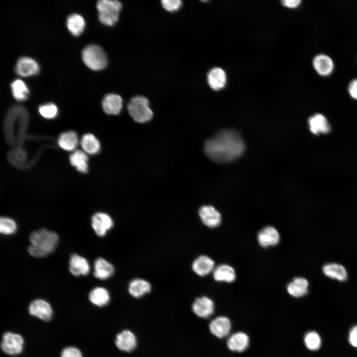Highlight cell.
<instances>
[{
    "label": "cell",
    "instance_id": "cell-5",
    "mask_svg": "<svg viewBox=\"0 0 357 357\" xmlns=\"http://www.w3.org/2000/svg\"><path fill=\"white\" fill-rule=\"evenodd\" d=\"M82 56L85 64L92 70H102L107 65L106 54L98 45L91 44L86 46L83 50Z\"/></svg>",
    "mask_w": 357,
    "mask_h": 357
},
{
    "label": "cell",
    "instance_id": "cell-34",
    "mask_svg": "<svg viewBox=\"0 0 357 357\" xmlns=\"http://www.w3.org/2000/svg\"><path fill=\"white\" fill-rule=\"evenodd\" d=\"M17 225L11 218L3 217L0 219V231L3 235H11L16 232Z\"/></svg>",
    "mask_w": 357,
    "mask_h": 357
},
{
    "label": "cell",
    "instance_id": "cell-30",
    "mask_svg": "<svg viewBox=\"0 0 357 357\" xmlns=\"http://www.w3.org/2000/svg\"><path fill=\"white\" fill-rule=\"evenodd\" d=\"M81 145L84 151L89 154H97L100 150L99 141L91 133H87L83 136Z\"/></svg>",
    "mask_w": 357,
    "mask_h": 357
},
{
    "label": "cell",
    "instance_id": "cell-21",
    "mask_svg": "<svg viewBox=\"0 0 357 357\" xmlns=\"http://www.w3.org/2000/svg\"><path fill=\"white\" fill-rule=\"evenodd\" d=\"M128 291L129 294L134 298H140L151 291L150 283L141 278H135L128 284Z\"/></svg>",
    "mask_w": 357,
    "mask_h": 357
},
{
    "label": "cell",
    "instance_id": "cell-2",
    "mask_svg": "<svg viewBox=\"0 0 357 357\" xmlns=\"http://www.w3.org/2000/svg\"><path fill=\"white\" fill-rule=\"evenodd\" d=\"M31 244L28 252L32 256L40 258L54 251L59 242V236L54 232L41 229L32 232L29 237Z\"/></svg>",
    "mask_w": 357,
    "mask_h": 357
},
{
    "label": "cell",
    "instance_id": "cell-28",
    "mask_svg": "<svg viewBox=\"0 0 357 357\" xmlns=\"http://www.w3.org/2000/svg\"><path fill=\"white\" fill-rule=\"evenodd\" d=\"M58 143L62 149L72 151L76 148L78 143L77 135L73 131L63 132L59 136Z\"/></svg>",
    "mask_w": 357,
    "mask_h": 357
},
{
    "label": "cell",
    "instance_id": "cell-36",
    "mask_svg": "<svg viewBox=\"0 0 357 357\" xmlns=\"http://www.w3.org/2000/svg\"><path fill=\"white\" fill-rule=\"evenodd\" d=\"M60 357H83L82 353L77 348L67 346L64 348L61 353Z\"/></svg>",
    "mask_w": 357,
    "mask_h": 357
},
{
    "label": "cell",
    "instance_id": "cell-29",
    "mask_svg": "<svg viewBox=\"0 0 357 357\" xmlns=\"http://www.w3.org/2000/svg\"><path fill=\"white\" fill-rule=\"evenodd\" d=\"M88 158L86 153L81 150H76L69 156L70 163L79 172L85 173L88 171Z\"/></svg>",
    "mask_w": 357,
    "mask_h": 357
},
{
    "label": "cell",
    "instance_id": "cell-31",
    "mask_svg": "<svg viewBox=\"0 0 357 357\" xmlns=\"http://www.w3.org/2000/svg\"><path fill=\"white\" fill-rule=\"evenodd\" d=\"M85 24L83 17L78 14H72L67 19V28L74 36H78L83 32Z\"/></svg>",
    "mask_w": 357,
    "mask_h": 357
},
{
    "label": "cell",
    "instance_id": "cell-15",
    "mask_svg": "<svg viewBox=\"0 0 357 357\" xmlns=\"http://www.w3.org/2000/svg\"><path fill=\"white\" fill-rule=\"evenodd\" d=\"M90 265L84 257L77 254H72L69 261V270L75 276H86L90 271Z\"/></svg>",
    "mask_w": 357,
    "mask_h": 357
},
{
    "label": "cell",
    "instance_id": "cell-19",
    "mask_svg": "<svg viewBox=\"0 0 357 357\" xmlns=\"http://www.w3.org/2000/svg\"><path fill=\"white\" fill-rule=\"evenodd\" d=\"M215 268V262L206 255H201L193 262L192 269L195 274L203 277L207 275Z\"/></svg>",
    "mask_w": 357,
    "mask_h": 357
},
{
    "label": "cell",
    "instance_id": "cell-17",
    "mask_svg": "<svg viewBox=\"0 0 357 357\" xmlns=\"http://www.w3.org/2000/svg\"><path fill=\"white\" fill-rule=\"evenodd\" d=\"M122 103V99L119 95L111 93L104 97L102 102V107L107 114L117 115L121 112Z\"/></svg>",
    "mask_w": 357,
    "mask_h": 357
},
{
    "label": "cell",
    "instance_id": "cell-40",
    "mask_svg": "<svg viewBox=\"0 0 357 357\" xmlns=\"http://www.w3.org/2000/svg\"><path fill=\"white\" fill-rule=\"evenodd\" d=\"M300 0H284L282 1V3L285 6L290 8H295L298 7L300 3Z\"/></svg>",
    "mask_w": 357,
    "mask_h": 357
},
{
    "label": "cell",
    "instance_id": "cell-23",
    "mask_svg": "<svg viewBox=\"0 0 357 357\" xmlns=\"http://www.w3.org/2000/svg\"><path fill=\"white\" fill-rule=\"evenodd\" d=\"M308 286V282L306 279L296 277L288 284L287 289L291 296L295 298H300L307 293Z\"/></svg>",
    "mask_w": 357,
    "mask_h": 357
},
{
    "label": "cell",
    "instance_id": "cell-38",
    "mask_svg": "<svg viewBox=\"0 0 357 357\" xmlns=\"http://www.w3.org/2000/svg\"><path fill=\"white\" fill-rule=\"evenodd\" d=\"M349 341L352 346L357 348V325L351 329L349 335Z\"/></svg>",
    "mask_w": 357,
    "mask_h": 357
},
{
    "label": "cell",
    "instance_id": "cell-11",
    "mask_svg": "<svg viewBox=\"0 0 357 357\" xmlns=\"http://www.w3.org/2000/svg\"><path fill=\"white\" fill-rule=\"evenodd\" d=\"M214 307L213 301L205 296L196 298L192 305L194 313L201 318H208L212 315Z\"/></svg>",
    "mask_w": 357,
    "mask_h": 357
},
{
    "label": "cell",
    "instance_id": "cell-26",
    "mask_svg": "<svg viewBox=\"0 0 357 357\" xmlns=\"http://www.w3.org/2000/svg\"><path fill=\"white\" fill-rule=\"evenodd\" d=\"M88 298L93 304L98 307L107 305L110 301V295L108 291L101 287L93 289L89 294Z\"/></svg>",
    "mask_w": 357,
    "mask_h": 357
},
{
    "label": "cell",
    "instance_id": "cell-3",
    "mask_svg": "<svg viewBox=\"0 0 357 357\" xmlns=\"http://www.w3.org/2000/svg\"><path fill=\"white\" fill-rule=\"evenodd\" d=\"M100 22L108 26L115 25L119 20L121 3L117 0H100L96 4Z\"/></svg>",
    "mask_w": 357,
    "mask_h": 357
},
{
    "label": "cell",
    "instance_id": "cell-13",
    "mask_svg": "<svg viewBox=\"0 0 357 357\" xmlns=\"http://www.w3.org/2000/svg\"><path fill=\"white\" fill-rule=\"evenodd\" d=\"M280 239L279 232L272 226L264 227L260 230L257 236L259 244L265 248L276 245L279 242Z\"/></svg>",
    "mask_w": 357,
    "mask_h": 357
},
{
    "label": "cell",
    "instance_id": "cell-37",
    "mask_svg": "<svg viewBox=\"0 0 357 357\" xmlns=\"http://www.w3.org/2000/svg\"><path fill=\"white\" fill-rule=\"evenodd\" d=\"M163 8L169 12H174L178 10L182 5L180 0H163L161 1Z\"/></svg>",
    "mask_w": 357,
    "mask_h": 357
},
{
    "label": "cell",
    "instance_id": "cell-25",
    "mask_svg": "<svg viewBox=\"0 0 357 357\" xmlns=\"http://www.w3.org/2000/svg\"><path fill=\"white\" fill-rule=\"evenodd\" d=\"M214 280L218 282L231 283L236 278L234 269L228 264H223L215 267L213 271Z\"/></svg>",
    "mask_w": 357,
    "mask_h": 357
},
{
    "label": "cell",
    "instance_id": "cell-9",
    "mask_svg": "<svg viewBox=\"0 0 357 357\" xmlns=\"http://www.w3.org/2000/svg\"><path fill=\"white\" fill-rule=\"evenodd\" d=\"M198 214L202 223L209 228H215L221 223L220 212L211 205H203L198 210Z\"/></svg>",
    "mask_w": 357,
    "mask_h": 357
},
{
    "label": "cell",
    "instance_id": "cell-7",
    "mask_svg": "<svg viewBox=\"0 0 357 357\" xmlns=\"http://www.w3.org/2000/svg\"><path fill=\"white\" fill-rule=\"evenodd\" d=\"M28 312L34 317L45 321L51 320L53 315V310L51 304L43 299L33 300L29 305Z\"/></svg>",
    "mask_w": 357,
    "mask_h": 357
},
{
    "label": "cell",
    "instance_id": "cell-12",
    "mask_svg": "<svg viewBox=\"0 0 357 357\" xmlns=\"http://www.w3.org/2000/svg\"><path fill=\"white\" fill-rule=\"evenodd\" d=\"M40 69L38 63L33 59L26 57L20 58L15 66L16 73L21 76H29L37 74Z\"/></svg>",
    "mask_w": 357,
    "mask_h": 357
},
{
    "label": "cell",
    "instance_id": "cell-24",
    "mask_svg": "<svg viewBox=\"0 0 357 357\" xmlns=\"http://www.w3.org/2000/svg\"><path fill=\"white\" fill-rule=\"evenodd\" d=\"M322 271L327 277L339 281H345L348 278V273L345 268L337 263L326 264L322 267Z\"/></svg>",
    "mask_w": 357,
    "mask_h": 357
},
{
    "label": "cell",
    "instance_id": "cell-27",
    "mask_svg": "<svg viewBox=\"0 0 357 357\" xmlns=\"http://www.w3.org/2000/svg\"><path fill=\"white\" fill-rule=\"evenodd\" d=\"M226 74L220 67L212 69L207 74V81L210 87L218 90L223 88L226 83Z\"/></svg>",
    "mask_w": 357,
    "mask_h": 357
},
{
    "label": "cell",
    "instance_id": "cell-8",
    "mask_svg": "<svg viewBox=\"0 0 357 357\" xmlns=\"http://www.w3.org/2000/svg\"><path fill=\"white\" fill-rule=\"evenodd\" d=\"M91 225L95 233L99 237L105 236L114 226V221L108 214L98 212L91 218Z\"/></svg>",
    "mask_w": 357,
    "mask_h": 357
},
{
    "label": "cell",
    "instance_id": "cell-35",
    "mask_svg": "<svg viewBox=\"0 0 357 357\" xmlns=\"http://www.w3.org/2000/svg\"><path fill=\"white\" fill-rule=\"evenodd\" d=\"M40 115L46 119L54 118L58 114V108L53 103H48L41 105L39 108Z\"/></svg>",
    "mask_w": 357,
    "mask_h": 357
},
{
    "label": "cell",
    "instance_id": "cell-22",
    "mask_svg": "<svg viewBox=\"0 0 357 357\" xmlns=\"http://www.w3.org/2000/svg\"><path fill=\"white\" fill-rule=\"evenodd\" d=\"M313 65L317 72L322 76L329 75L334 68V63L332 59L324 54H319L315 56L313 60Z\"/></svg>",
    "mask_w": 357,
    "mask_h": 357
},
{
    "label": "cell",
    "instance_id": "cell-18",
    "mask_svg": "<svg viewBox=\"0 0 357 357\" xmlns=\"http://www.w3.org/2000/svg\"><path fill=\"white\" fill-rule=\"evenodd\" d=\"M249 339L246 334L242 332L235 333L228 338L227 346L233 352H242L249 346Z\"/></svg>",
    "mask_w": 357,
    "mask_h": 357
},
{
    "label": "cell",
    "instance_id": "cell-32",
    "mask_svg": "<svg viewBox=\"0 0 357 357\" xmlns=\"http://www.w3.org/2000/svg\"><path fill=\"white\" fill-rule=\"evenodd\" d=\"M12 95L17 101H22L28 98L29 91L25 84L21 80L16 79L11 83Z\"/></svg>",
    "mask_w": 357,
    "mask_h": 357
},
{
    "label": "cell",
    "instance_id": "cell-1",
    "mask_svg": "<svg viewBox=\"0 0 357 357\" xmlns=\"http://www.w3.org/2000/svg\"><path fill=\"white\" fill-rule=\"evenodd\" d=\"M245 144L237 131L224 129L207 139L204 152L212 160L217 163H229L239 158L245 150Z\"/></svg>",
    "mask_w": 357,
    "mask_h": 357
},
{
    "label": "cell",
    "instance_id": "cell-14",
    "mask_svg": "<svg viewBox=\"0 0 357 357\" xmlns=\"http://www.w3.org/2000/svg\"><path fill=\"white\" fill-rule=\"evenodd\" d=\"M115 344L119 350L129 352L135 348L137 340L135 335L131 331L125 330L117 335Z\"/></svg>",
    "mask_w": 357,
    "mask_h": 357
},
{
    "label": "cell",
    "instance_id": "cell-39",
    "mask_svg": "<svg viewBox=\"0 0 357 357\" xmlns=\"http://www.w3.org/2000/svg\"><path fill=\"white\" fill-rule=\"evenodd\" d=\"M348 90L350 96L357 100V79H355L350 83Z\"/></svg>",
    "mask_w": 357,
    "mask_h": 357
},
{
    "label": "cell",
    "instance_id": "cell-33",
    "mask_svg": "<svg viewBox=\"0 0 357 357\" xmlns=\"http://www.w3.org/2000/svg\"><path fill=\"white\" fill-rule=\"evenodd\" d=\"M307 348L311 351L318 350L321 345V339L318 334L314 331L307 333L304 338Z\"/></svg>",
    "mask_w": 357,
    "mask_h": 357
},
{
    "label": "cell",
    "instance_id": "cell-4",
    "mask_svg": "<svg viewBox=\"0 0 357 357\" xmlns=\"http://www.w3.org/2000/svg\"><path fill=\"white\" fill-rule=\"evenodd\" d=\"M127 110L133 119L138 123L147 122L153 116L148 100L142 96H137L131 98L128 104Z\"/></svg>",
    "mask_w": 357,
    "mask_h": 357
},
{
    "label": "cell",
    "instance_id": "cell-16",
    "mask_svg": "<svg viewBox=\"0 0 357 357\" xmlns=\"http://www.w3.org/2000/svg\"><path fill=\"white\" fill-rule=\"evenodd\" d=\"M231 329V321L225 316L217 317L212 320L209 324V329L211 333L219 338L228 336Z\"/></svg>",
    "mask_w": 357,
    "mask_h": 357
},
{
    "label": "cell",
    "instance_id": "cell-20",
    "mask_svg": "<svg viewBox=\"0 0 357 357\" xmlns=\"http://www.w3.org/2000/svg\"><path fill=\"white\" fill-rule=\"evenodd\" d=\"M115 272L114 266L103 258H97L94 264L93 274L100 280H106L111 277Z\"/></svg>",
    "mask_w": 357,
    "mask_h": 357
},
{
    "label": "cell",
    "instance_id": "cell-10",
    "mask_svg": "<svg viewBox=\"0 0 357 357\" xmlns=\"http://www.w3.org/2000/svg\"><path fill=\"white\" fill-rule=\"evenodd\" d=\"M310 132L314 135L327 134L331 131V125L325 116L317 113L309 117L308 120Z\"/></svg>",
    "mask_w": 357,
    "mask_h": 357
},
{
    "label": "cell",
    "instance_id": "cell-6",
    "mask_svg": "<svg viewBox=\"0 0 357 357\" xmlns=\"http://www.w3.org/2000/svg\"><path fill=\"white\" fill-rule=\"evenodd\" d=\"M24 344V340L21 335L18 333L7 331L3 334L0 348L5 354L14 356L22 352Z\"/></svg>",
    "mask_w": 357,
    "mask_h": 357
}]
</instances>
